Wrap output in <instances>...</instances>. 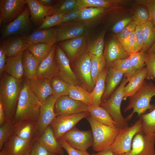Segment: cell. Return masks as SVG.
Segmentation results:
<instances>
[{
  "label": "cell",
  "instance_id": "8992f818",
  "mask_svg": "<svg viewBox=\"0 0 155 155\" xmlns=\"http://www.w3.org/2000/svg\"><path fill=\"white\" fill-rule=\"evenodd\" d=\"M31 21L30 12L27 5L14 20L1 26V41L12 36H27L32 27Z\"/></svg>",
  "mask_w": 155,
  "mask_h": 155
},
{
  "label": "cell",
  "instance_id": "6da1fadb",
  "mask_svg": "<svg viewBox=\"0 0 155 155\" xmlns=\"http://www.w3.org/2000/svg\"><path fill=\"white\" fill-rule=\"evenodd\" d=\"M29 80L26 79L22 84L12 121L14 124L23 120L38 121L41 102L30 89Z\"/></svg>",
  "mask_w": 155,
  "mask_h": 155
},
{
  "label": "cell",
  "instance_id": "f907efd6",
  "mask_svg": "<svg viewBox=\"0 0 155 155\" xmlns=\"http://www.w3.org/2000/svg\"><path fill=\"white\" fill-rule=\"evenodd\" d=\"M136 26L135 22L132 21L121 32L117 34V37L118 41L122 43L135 30Z\"/></svg>",
  "mask_w": 155,
  "mask_h": 155
},
{
  "label": "cell",
  "instance_id": "d590c367",
  "mask_svg": "<svg viewBox=\"0 0 155 155\" xmlns=\"http://www.w3.org/2000/svg\"><path fill=\"white\" fill-rule=\"evenodd\" d=\"M108 70L105 68L98 78L93 91L90 92L93 99V105L100 106L105 88V80Z\"/></svg>",
  "mask_w": 155,
  "mask_h": 155
},
{
  "label": "cell",
  "instance_id": "484cf974",
  "mask_svg": "<svg viewBox=\"0 0 155 155\" xmlns=\"http://www.w3.org/2000/svg\"><path fill=\"white\" fill-rule=\"evenodd\" d=\"M38 140L40 143L49 151L58 155H63L64 151L56 139L50 126L45 130Z\"/></svg>",
  "mask_w": 155,
  "mask_h": 155
},
{
  "label": "cell",
  "instance_id": "680465c9",
  "mask_svg": "<svg viewBox=\"0 0 155 155\" xmlns=\"http://www.w3.org/2000/svg\"><path fill=\"white\" fill-rule=\"evenodd\" d=\"M6 50L4 45L1 43L0 45V77L1 76L4 71L7 60Z\"/></svg>",
  "mask_w": 155,
  "mask_h": 155
},
{
  "label": "cell",
  "instance_id": "bcb514c9",
  "mask_svg": "<svg viewBox=\"0 0 155 155\" xmlns=\"http://www.w3.org/2000/svg\"><path fill=\"white\" fill-rule=\"evenodd\" d=\"M65 13L58 14L46 16L42 24L37 30H44L51 28L60 24L61 20Z\"/></svg>",
  "mask_w": 155,
  "mask_h": 155
},
{
  "label": "cell",
  "instance_id": "2e32d148",
  "mask_svg": "<svg viewBox=\"0 0 155 155\" xmlns=\"http://www.w3.org/2000/svg\"><path fill=\"white\" fill-rule=\"evenodd\" d=\"M56 100L51 95L41 102L38 120L39 137L57 116L54 111Z\"/></svg>",
  "mask_w": 155,
  "mask_h": 155
},
{
  "label": "cell",
  "instance_id": "be15d7a7",
  "mask_svg": "<svg viewBox=\"0 0 155 155\" xmlns=\"http://www.w3.org/2000/svg\"><path fill=\"white\" fill-rule=\"evenodd\" d=\"M0 155H8L6 150L4 146L0 150Z\"/></svg>",
  "mask_w": 155,
  "mask_h": 155
},
{
  "label": "cell",
  "instance_id": "db71d44e",
  "mask_svg": "<svg viewBox=\"0 0 155 155\" xmlns=\"http://www.w3.org/2000/svg\"><path fill=\"white\" fill-rule=\"evenodd\" d=\"M138 2L146 7L148 12L150 20L152 22L155 27V0H142Z\"/></svg>",
  "mask_w": 155,
  "mask_h": 155
},
{
  "label": "cell",
  "instance_id": "03108f58",
  "mask_svg": "<svg viewBox=\"0 0 155 155\" xmlns=\"http://www.w3.org/2000/svg\"><path fill=\"white\" fill-rule=\"evenodd\" d=\"M30 155V154H28V155Z\"/></svg>",
  "mask_w": 155,
  "mask_h": 155
},
{
  "label": "cell",
  "instance_id": "681fc988",
  "mask_svg": "<svg viewBox=\"0 0 155 155\" xmlns=\"http://www.w3.org/2000/svg\"><path fill=\"white\" fill-rule=\"evenodd\" d=\"M30 154V155H56L45 148L40 143L38 140L34 142Z\"/></svg>",
  "mask_w": 155,
  "mask_h": 155
},
{
  "label": "cell",
  "instance_id": "4fadbf2b",
  "mask_svg": "<svg viewBox=\"0 0 155 155\" xmlns=\"http://www.w3.org/2000/svg\"><path fill=\"white\" fill-rule=\"evenodd\" d=\"M75 68L78 77L82 84L91 92L94 86L91 77V56L87 50L76 60Z\"/></svg>",
  "mask_w": 155,
  "mask_h": 155
},
{
  "label": "cell",
  "instance_id": "f35d334b",
  "mask_svg": "<svg viewBox=\"0 0 155 155\" xmlns=\"http://www.w3.org/2000/svg\"><path fill=\"white\" fill-rule=\"evenodd\" d=\"M53 45L38 43L30 45L27 49L40 63L50 54Z\"/></svg>",
  "mask_w": 155,
  "mask_h": 155
},
{
  "label": "cell",
  "instance_id": "74e56055",
  "mask_svg": "<svg viewBox=\"0 0 155 155\" xmlns=\"http://www.w3.org/2000/svg\"><path fill=\"white\" fill-rule=\"evenodd\" d=\"M120 0H77L76 7L83 9L88 7L107 8L121 3Z\"/></svg>",
  "mask_w": 155,
  "mask_h": 155
},
{
  "label": "cell",
  "instance_id": "91938a15",
  "mask_svg": "<svg viewBox=\"0 0 155 155\" xmlns=\"http://www.w3.org/2000/svg\"><path fill=\"white\" fill-rule=\"evenodd\" d=\"M7 120L3 104L0 101V126L5 123Z\"/></svg>",
  "mask_w": 155,
  "mask_h": 155
},
{
  "label": "cell",
  "instance_id": "816d5d0a",
  "mask_svg": "<svg viewBox=\"0 0 155 155\" xmlns=\"http://www.w3.org/2000/svg\"><path fill=\"white\" fill-rule=\"evenodd\" d=\"M135 30L121 44L124 49L129 54L135 53Z\"/></svg>",
  "mask_w": 155,
  "mask_h": 155
},
{
  "label": "cell",
  "instance_id": "f6af8a7d",
  "mask_svg": "<svg viewBox=\"0 0 155 155\" xmlns=\"http://www.w3.org/2000/svg\"><path fill=\"white\" fill-rule=\"evenodd\" d=\"M148 55V53H144L141 51L130 55L129 57L131 62L136 70L137 71L144 67Z\"/></svg>",
  "mask_w": 155,
  "mask_h": 155
},
{
  "label": "cell",
  "instance_id": "f546056e",
  "mask_svg": "<svg viewBox=\"0 0 155 155\" xmlns=\"http://www.w3.org/2000/svg\"><path fill=\"white\" fill-rule=\"evenodd\" d=\"M40 62L27 49L23 53L22 64L24 75L30 80L36 78V72Z\"/></svg>",
  "mask_w": 155,
  "mask_h": 155
},
{
  "label": "cell",
  "instance_id": "30bf717a",
  "mask_svg": "<svg viewBox=\"0 0 155 155\" xmlns=\"http://www.w3.org/2000/svg\"><path fill=\"white\" fill-rule=\"evenodd\" d=\"M61 138L72 147L81 151H86L93 144L92 130H81L75 126L66 133Z\"/></svg>",
  "mask_w": 155,
  "mask_h": 155
},
{
  "label": "cell",
  "instance_id": "52a82bcc",
  "mask_svg": "<svg viewBox=\"0 0 155 155\" xmlns=\"http://www.w3.org/2000/svg\"><path fill=\"white\" fill-rule=\"evenodd\" d=\"M142 130L139 119L131 126H127L120 129L111 150L115 155H122L131 150L132 143L135 135Z\"/></svg>",
  "mask_w": 155,
  "mask_h": 155
},
{
  "label": "cell",
  "instance_id": "83f0119b",
  "mask_svg": "<svg viewBox=\"0 0 155 155\" xmlns=\"http://www.w3.org/2000/svg\"><path fill=\"white\" fill-rule=\"evenodd\" d=\"M123 73L114 68L109 67L105 80V88L101 98V102L107 100L114 92L122 80Z\"/></svg>",
  "mask_w": 155,
  "mask_h": 155
},
{
  "label": "cell",
  "instance_id": "7c38bea8",
  "mask_svg": "<svg viewBox=\"0 0 155 155\" xmlns=\"http://www.w3.org/2000/svg\"><path fill=\"white\" fill-rule=\"evenodd\" d=\"M27 6L26 0H0V27L14 20Z\"/></svg>",
  "mask_w": 155,
  "mask_h": 155
},
{
  "label": "cell",
  "instance_id": "e7e4bbea",
  "mask_svg": "<svg viewBox=\"0 0 155 155\" xmlns=\"http://www.w3.org/2000/svg\"><path fill=\"white\" fill-rule=\"evenodd\" d=\"M150 49L155 54V42L153 44Z\"/></svg>",
  "mask_w": 155,
  "mask_h": 155
},
{
  "label": "cell",
  "instance_id": "9a60e30c",
  "mask_svg": "<svg viewBox=\"0 0 155 155\" xmlns=\"http://www.w3.org/2000/svg\"><path fill=\"white\" fill-rule=\"evenodd\" d=\"M88 105L74 100L69 96L61 97L56 100L54 111L57 116L70 115L88 111Z\"/></svg>",
  "mask_w": 155,
  "mask_h": 155
},
{
  "label": "cell",
  "instance_id": "7bdbcfd3",
  "mask_svg": "<svg viewBox=\"0 0 155 155\" xmlns=\"http://www.w3.org/2000/svg\"><path fill=\"white\" fill-rule=\"evenodd\" d=\"M105 34V32H102L94 40L88 43L87 51L90 55L97 57L103 55Z\"/></svg>",
  "mask_w": 155,
  "mask_h": 155
},
{
  "label": "cell",
  "instance_id": "c3c4849f",
  "mask_svg": "<svg viewBox=\"0 0 155 155\" xmlns=\"http://www.w3.org/2000/svg\"><path fill=\"white\" fill-rule=\"evenodd\" d=\"M150 20L147 8L144 7L138 9L135 13L133 20L137 26L141 25Z\"/></svg>",
  "mask_w": 155,
  "mask_h": 155
},
{
  "label": "cell",
  "instance_id": "003e7915",
  "mask_svg": "<svg viewBox=\"0 0 155 155\" xmlns=\"http://www.w3.org/2000/svg\"><path fill=\"white\" fill-rule=\"evenodd\" d=\"M56 155H57V154H56Z\"/></svg>",
  "mask_w": 155,
  "mask_h": 155
},
{
  "label": "cell",
  "instance_id": "7dc6e473",
  "mask_svg": "<svg viewBox=\"0 0 155 155\" xmlns=\"http://www.w3.org/2000/svg\"><path fill=\"white\" fill-rule=\"evenodd\" d=\"M148 53V55L145 63L147 71L146 80L155 81V54L150 49Z\"/></svg>",
  "mask_w": 155,
  "mask_h": 155
},
{
  "label": "cell",
  "instance_id": "b9f144b4",
  "mask_svg": "<svg viewBox=\"0 0 155 155\" xmlns=\"http://www.w3.org/2000/svg\"><path fill=\"white\" fill-rule=\"evenodd\" d=\"M143 131L148 135H155V108L139 116Z\"/></svg>",
  "mask_w": 155,
  "mask_h": 155
},
{
  "label": "cell",
  "instance_id": "94428289",
  "mask_svg": "<svg viewBox=\"0 0 155 155\" xmlns=\"http://www.w3.org/2000/svg\"><path fill=\"white\" fill-rule=\"evenodd\" d=\"M41 4L46 7H52L56 2L55 0H37Z\"/></svg>",
  "mask_w": 155,
  "mask_h": 155
},
{
  "label": "cell",
  "instance_id": "3957f363",
  "mask_svg": "<svg viewBox=\"0 0 155 155\" xmlns=\"http://www.w3.org/2000/svg\"><path fill=\"white\" fill-rule=\"evenodd\" d=\"M155 96V85L152 82H148L145 80L141 88L129 97L128 104L123 111L126 112L132 109L133 110L125 118L127 121L131 119L134 113H136L139 117L148 110L152 111L155 109V105L150 103L152 98Z\"/></svg>",
  "mask_w": 155,
  "mask_h": 155
},
{
  "label": "cell",
  "instance_id": "e575fe53",
  "mask_svg": "<svg viewBox=\"0 0 155 155\" xmlns=\"http://www.w3.org/2000/svg\"><path fill=\"white\" fill-rule=\"evenodd\" d=\"M102 7H88L82 9L80 16L76 20L82 21L88 27L94 22L105 11Z\"/></svg>",
  "mask_w": 155,
  "mask_h": 155
},
{
  "label": "cell",
  "instance_id": "8d00e7d4",
  "mask_svg": "<svg viewBox=\"0 0 155 155\" xmlns=\"http://www.w3.org/2000/svg\"><path fill=\"white\" fill-rule=\"evenodd\" d=\"M108 66L114 68L122 72L128 82L137 71L131 64L129 57L126 59L115 60Z\"/></svg>",
  "mask_w": 155,
  "mask_h": 155
},
{
  "label": "cell",
  "instance_id": "8fae6325",
  "mask_svg": "<svg viewBox=\"0 0 155 155\" xmlns=\"http://www.w3.org/2000/svg\"><path fill=\"white\" fill-rule=\"evenodd\" d=\"M55 58L58 68L57 75L70 84L82 87L79 79L71 68L65 53L58 44H56Z\"/></svg>",
  "mask_w": 155,
  "mask_h": 155
},
{
  "label": "cell",
  "instance_id": "ab89813d",
  "mask_svg": "<svg viewBox=\"0 0 155 155\" xmlns=\"http://www.w3.org/2000/svg\"><path fill=\"white\" fill-rule=\"evenodd\" d=\"M91 77L95 86L96 82L104 69L106 61L104 53L100 57L91 55Z\"/></svg>",
  "mask_w": 155,
  "mask_h": 155
},
{
  "label": "cell",
  "instance_id": "277c9868",
  "mask_svg": "<svg viewBox=\"0 0 155 155\" xmlns=\"http://www.w3.org/2000/svg\"><path fill=\"white\" fill-rule=\"evenodd\" d=\"M86 118L92 129L93 150L97 152L110 150L120 129L116 125L109 126L100 123L90 115Z\"/></svg>",
  "mask_w": 155,
  "mask_h": 155
},
{
  "label": "cell",
  "instance_id": "7402d4cb",
  "mask_svg": "<svg viewBox=\"0 0 155 155\" xmlns=\"http://www.w3.org/2000/svg\"><path fill=\"white\" fill-rule=\"evenodd\" d=\"M27 42L29 45L42 43L53 45L57 42V28L52 27L37 30L28 35Z\"/></svg>",
  "mask_w": 155,
  "mask_h": 155
},
{
  "label": "cell",
  "instance_id": "f5cc1de1",
  "mask_svg": "<svg viewBox=\"0 0 155 155\" xmlns=\"http://www.w3.org/2000/svg\"><path fill=\"white\" fill-rule=\"evenodd\" d=\"M58 141L68 155H89V154L87 151L80 150L72 147L61 138Z\"/></svg>",
  "mask_w": 155,
  "mask_h": 155
},
{
  "label": "cell",
  "instance_id": "4dcf8cb0",
  "mask_svg": "<svg viewBox=\"0 0 155 155\" xmlns=\"http://www.w3.org/2000/svg\"><path fill=\"white\" fill-rule=\"evenodd\" d=\"M143 45L140 51L147 53L155 42V27L150 20L141 25Z\"/></svg>",
  "mask_w": 155,
  "mask_h": 155
},
{
  "label": "cell",
  "instance_id": "d6a6232c",
  "mask_svg": "<svg viewBox=\"0 0 155 155\" xmlns=\"http://www.w3.org/2000/svg\"><path fill=\"white\" fill-rule=\"evenodd\" d=\"M53 91L52 96L57 100L64 96H69L71 84L64 81L58 75L50 80Z\"/></svg>",
  "mask_w": 155,
  "mask_h": 155
},
{
  "label": "cell",
  "instance_id": "7a4b0ae2",
  "mask_svg": "<svg viewBox=\"0 0 155 155\" xmlns=\"http://www.w3.org/2000/svg\"><path fill=\"white\" fill-rule=\"evenodd\" d=\"M0 78V101L3 104L7 119L12 121L22 86V80H18L5 72Z\"/></svg>",
  "mask_w": 155,
  "mask_h": 155
},
{
  "label": "cell",
  "instance_id": "60d3db41",
  "mask_svg": "<svg viewBox=\"0 0 155 155\" xmlns=\"http://www.w3.org/2000/svg\"><path fill=\"white\" fill-rule=\"evenodd\" d=\"M77 0H58L51 7L50 16L67 13L76 8Z\"/></svg>",
  "mask_w": 155,
  "mask_h": 155
},
{
  "label": "cell",
  "instance_id": "e0dca14e",
  "mask_svg": "<svg viewBox=\"0 0 155 155\" xmlns=\"http://www.w3.org/2000/svg\"><path fill=\"white\" fill-rule=\"evenodd\" d=\"M57 42L70 39L85 33L87 27L83 22L75 20L57 26Z\"/></svg>",
  "mask_w": 155,
  "mask_h": 155
},
{
  "label": "cell",
  "instance_id": "4316f807",
  "mask_svg": "<svg viewBox=\"0 0 155 155\" xmlns=\"http://www.w3.org/2000/svg\"><path fill=\"white\" fill-rule=\"evenodd\" d=\"M30 12V19L34 23L40 26L45 18L50 16L51 7H46L37 0H26Z\"/></svg>",
  "mask_w": 155,
  "mask_h": 155
},
{
  "label": "cell",
  "instance_id": "6f0895ef",
  "mask_svg": "<svg viewBox=\"0 0 155 155\" xmlns=\"http://www.w3.org/2000/svg\"><path fill=\"white\" fill-rule=\"evenodd\" d=\"M131 18L127 17L120 21L116 24L113 27L112 30L113 32L117 34L121 32L131 21Z\"/></svg>",
  "mask_w": 155,
  "mask_h": 155
},
{
  "label": "cell",
  "instance_id": "ac0fdd59",
  "mask_svg": "<svg viewBox=\"0 0 155 155\" xmlns=\"http://www.w3.org/2000/svg\"><path fill=\"white\" fill-rule=\"evenodd\" d=\"M13 133L19 137L34 142L39 137L38 121L23 120L14 124Z\"/></svg>",
  "mask_w": 155,
  "mask_h": 155
},
{
  "label": "cell",
  "instance_id": "d4e9b609",
  "mask_svg": "<svg viewBox=\"0 0 155 155\" xmlns=\"http://www.w3.org/2000/svg\"><path fill=\"white\" fill-rule=\"evenodd\" d=\"M147 73L146 67L136 72L124 88L123 100L133 95L141 88L146 79Z\"/></svg>",
  "mask_w": 155,
  "mask_h": 155
},
{
  "label": "cell",
  "instance_id": "ba28073f",
  "mask_svg": "<svg viewBox=\"0 0 155 155\" xmlns=\"http://www.w3.org/2000/svg\"><path fill=\"white\" fill-rule=\"evenodd\" d=\"M90 115L88 111L70 115L57 116L50 126L56 139L62 138L67 132L75 126L80 120Z\"/></svg>",
  "mask_w": 155,
  "mask_h": 155
},
{
  "label": "cell",
  "instance_id": "836d02e7",
  "mask_svg": "<svg viewBox=\"0 0 155 155\" xmlns=\"http://www.w3.org/2000/svg\"><path fill=\"white\" fill-rule=\"evenodd\" d=\"M69 96L88 106L93 105V98L90 92L79 86L71 84Z\"/></svg>",
  "mask_w": 155,
  "mask_h": 155
},
{
  "label": "cell",
  "instance_id": "d6986e66",
  "mask_svg": "<svg viewBox=\"0 0 155 155\" xmlns=\"http://www.w3.org/2000/svg\"><path fill=\"white\" fill-rule=\"evenodd\" d=\"M33 143L13 133L4 146L8 155H27L30 154Z\"/></svg>",
  "mask_w": 155,
  "mask_h": 155
},
{
  "label": "cell",
  "instance_id": "cb8c5ba5",
  "mask_svg": "<svg viewBox=\"0 0 155 155\" xmlns=\"http://www.w3.org/2000/svg\"><path fill=\"white\" fill-rule=\"evenodd\" d=\"M104 54L106 64L108 66L115 60L127 58L130 55L117 40L114 38L108 42Z\"/></svg>",
  "mask_w": 155,
  "mask_h": 155
},
{
  "label": "cell",
  "instance_id": "5b68a950",
  "mask_svg": "<svg viewBox=\"0 0 155 155\" xmlns=\"http://www.w3.org/2000/svg\"><path fill=\"white\" fill-rule=\"evenodd\" d=\"M127 82V78L124 76L119 86L109 98L101 102L100 105L101 107L108 112L116 123V126L120 129L128 126L129 124L121 110V104L124 97L123 90Z\"/></svg>",
  "mask_w": 155,
  "mask_h": 155
},
{
  "label": "cell",
  "instance_id": "f1b7e54d",
  "mask_svg": "<svg viewBox=\"0 0 155 155\" xmlns=\"http://www.w3.org/2000/svg\"><path fill=\"white\" fill-rule=\"evenodd\" d=\"M22 57L23 54L7 57L5 67V73L19 80H22L24 75Z\"/></svg>",
  "mask_w": 155,
  "mask_h": 155
},
{
  "label": "cell",
  "instance_id": "6125c7cd",
  "mask_svg": "<svg viewBox=\"0 0 155 155\" xmlns=\"http://www.w3.org/2000/svg\"><path fill=\"white\" fill-rule=\"evenodd\" d=\"M89 155H115L111 150L101 151Z\"/></svg>",
  "mask_w": 155,
  "mask_h": 155
},
{
  "label": "cell",
  "instance_id": "5bb4252c",
  "mask_svg": "<svg viewBox=\"0 0 155 155\" xmlns=\"http://www.w3.org/2000/svg\"><path fill=\"white\" fill-rule=\"evenodd\" d=\"M87 34L86 33L79 36L59 42L58 44L63 49L70 59L73 62L87 50Z\"/></svg>",
  "mask_w": 155,
  "mask_h": 155
},
{
  "label": "cell",
  "instance_id": "44dd1931",
  "mask_svg": "<svg viewBox=\"0 0 155 155\" xmlns=\"http://www.w3.org/2000/svg\"><path fill=\"white\" fill-rule=\"evenodd\" d=\"M27 36H17L7 38L1 42L6 50L7 57H15L23 54L29 46L26 40Z\"/></svg>",
  "mask_w": 155,
  "mask_h": 155
},
{
  "label": "cell",
  "instance_id": "9f6ffc18",
  "mask_svg": "<svg viewBox=\"0 0 155 155\" xmlns=\"http://www.w3.org/2000/svg\"><path fill=\"white\" fill-rule=\"evenodd\" d=\"M135 53L140 51L143 45V40L141 30V25L136 26L135 29Z\"/></svg>",
  "mask_w": 155,
  "mask_h": 155
},
{
  "label": "cell",
  "instance_id": "ee69618b",
  "mask_svg": "<svg viewBox=\"0 0 155 155\" xmlns=\"http://www.w3.org/2000/svg\"><path fill=\"white\" fill-rule=\"evenodd\" d=\"M14 124L11 121L7 120L0 126V150L14 133Z\"/></svg>",
  "mask_w": 155,
  "mask_h": 155
},
{
  "label": "cell",
  "instance_id": "9c48e42d",
  "mask_svg": "<svg viewBox=\"0 0 155 155\" xmlns=\"http://www.w3.org/2000/svg\"><path fill=\"white\" fill-rule=\"evenodd\" d=\"M155 135L147 134L141 130L134 136L131 150L122 155H155Z\"/></svg>",
  "mask_w": 155,
  "mask_h": 155
},
{
  "label": "cell",
  "instance_id": "11a10c76",
  "mask_svg": "<svg viewBox=\"0 0 155 155\" xmlns=\"http://www.w3.org/2000/svg\"><path fill=\"white\" fill-rule=\"evenodd\" d=\"M82 9L75 8L65 14L60 25L68 22L77 20L79 18Z\"/></svg>",
  "mask_w": 155,
  "mask_h": 155
},
{
  "label": "cell",
  "instance_id": "ffe728a7",
  "mask_svg": "<svg viewBox=\"0 0 155 155\" xmlns=\"http://www.w3.org/2000/svg\"><path fill=\"white\" fill-rule=\"evenodd\" d=\"M56 46L55 44L53 45L50 54L40 63L37 70V78L51 80L57 75L58 68L55 58Z\"/></svg>",
  "mask_w": 155,
  "mask_h": 155
},
{
  "label": "cell",
  "instance_id": "603a6c76",
  "mask_svg": "<svg viewBox=\"0 0 155 155\" xmlns=\"http://www.w3.org/2000/svg\"><path fill=\"white\" fill-rule=\"evenodd\" d=\"M29 85L30 90L41 102L52 95L53 91L50 80L36 78L29 80Z\"/></svg>",
  "mask_w": 155,
  "mask_h": 155
},
{
  "label": "cell",
  "instance_id": "1f68e13d",
  "mask_svg": "<svg viewBox=\"0 0 155 155\" xmlns=\"http://www.w3.org/2000/svg\"><path fill=\"white\" fill-rule=\"evenodd\" d=\"M87 108L90 115L98 122L107 126L116 125V123L108 112L100 106L88 105Z\"/></svg>",
  "mask_w": 155,
  "mask_h": 155
}]
</instances>
